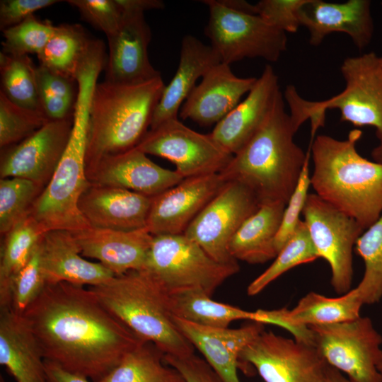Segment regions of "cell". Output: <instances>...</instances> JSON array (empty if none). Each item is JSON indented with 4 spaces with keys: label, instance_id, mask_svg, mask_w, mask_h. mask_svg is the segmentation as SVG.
Instances as JSON below:
<instances>
[{
    "label": "cell",
    "instance_id": "6da1fadb",
    "mask_svg": "<svg viewBox=\"0 0 382 382\" xmlns=\"http://www.w3.org/2000/svg\"><path fill=\"white\" fill-rule=\"evenodd\" d=\"M23 316L45 360L93 382L144 342L84 286L47 285Z\"/></svg>",
    "mask_w": 382,
    "mask_h": 382
},
{
    "label": "cell",
    "instance_id": "7a4b0ae2",
    "mask_svg": "<svg viewBox=\"0 0 382 382\" xmlns=\"http://www.w3.org/2000/svg\"><path fill=\"white\" fill-rule=\"evenodd\" d=\"M297 130L281 93L260 129L219 173L248 188L260 204H286L311 154L294 142Z\"/></svg>",
    "mask_w": 382,
    "mask_h": 382
},
{
    "label": "cell",
    "instance_id": "3957f363",
    "mask_svg": "<svg viewBox=\"0 0 382 382\" xmlns=\"http://www.w3.org/2000/svg\"><path fill=\"white\" fill-rule=\"evenodd\" d=\"M361 134L354 129L345 140L316 137L311 147V186L321 199L366 230L382 214V164L358 153L356 145Z\"/></svg>",
    "mask_w": 382,
    "mask_h": 382
},
{
    "label": "cell",
    "instance_id": "277c9868",
    "mask_svg": "<svg viewBox=\"0 0 382 382\" xmlns=\"http://www.w3.org/2000/svg\"><path fill=\"white\" fill-rule=\"evenodd\" d=\"M164 88L161 76L134 84L97 83L90 109L86 166L139 144L151 126Z\"/></svg>",
    "mask_w": 382,
    "mask_h": 382
},
{
    "label": "cell",
    "instance_id": "5b68a950",
    "mask_svg": "<svg viewBox=\"0 0 382 382\" xmlns=\"http://www.w3.org/2000/svg\"><path fill=\"white\" fill-rule=\"evenodd\" d=\"M88 288L137 336L154 344L164 354H194L195 347L173 320L169 294L145 269L115 275Z\"/></svg>",
    "mask_w": 382,
    "mask_h": 382
},
{
    "label": "cell",
    "instance_id": "8992f818",
    "mask_svg": "<svg viewBox=\"0 0 382 382\" xmlns=\"http://www.w3.org/2000/svg\"><path fill=\"white\" fill-rule=\"evenodd\" d=\"M91 98H76L69 139L47 185L35 201L29 216L43 232L64 230L76 233L91 228L79 208V202L90 185L86 156Z\"/></svg>",
    "mask_w": 382,
    "mask_h": 382
},
{
    "label": "cell",
    "instance_id": "52a82bcc",
    "mask_svg": "<svg viewBox=\"0 0 382 382\" xmlns=\"http://www.w3.org/2000/svg\"><path fill=\"white\" fill-rule=\"evenodd\" d=\"M345 81L344 90L323 101H308L295 92L288 98L291 113L302 125L311 122V136L325 123L328 109L340 111V120L357 127L372 126L382 139V62L381 57L369 52L346 58L340 67Z\"/></svg>",
    "mask_w": 382,
    "mask_h": 382
},
{
    "label": "cell",
    "instance_id": "ba28073f",
    "mask_svg": "<svg viewBox=\"0 0 382 382\" xmlns=\"http://www.w3.org/2000/svg\"><path fill=\"white\" fill-rule=\"evenodd\" d=\"M144 269L169 295L199 291L212 296L240 268L216 261L183 233L153 236Z\"/></svg>",
    "mask_w": 382,
    "mask_h": 382
},
{
    "label": "cell",
    "instance_id": "9c48e42d",
    "mask_svg": "<svg viewBox=\"0 0 382 382\" xmlns=\"http://www.w3.org/2000/svg\"><path fill=\"white\" fill-rule=\"evenodd\" d=\"M209 16L204 29L221 62L230 65L245 58L274 62L286 50L284 32L267 24L257 14L233 9L220 0H204Z\"/></svg>",
    "mask_w": 382,
    "mask_h": 382
},
{
    "label": "cell",
    "instance_id": "30bf717a",
    "mask_svg": "<svg viewBox=\"0 0 382 382\" xmlns=\"http://www.w3.org/2000/svg\"><path fill=\"white\" fill-rule=\"evenodd\" d=\"M315 346L328 365L352 382H382V337L368 317L311 325Z\"/></svg>",
    "mask_w": 382,
    "mask_h": 382
},
{
    "label": "cell",
    "instance_id": "8fae6325",
    "mask_svg": "<svg viewBox=\"0 0 382 382\" xmlns=\"http://www.w3.org/2000/svg\"><path fill=\"white\" fill-rule=\"evenodd\" d=\"M302 215L318 257L330 265L334 290L342 294L349 291L353 277L352 251L364 229L316 193L308 195Z\"/></svg>",
    "mask_w": 382,
    "mask_h": 382
},
{
    "label": "cell",
    "instance_id": "7c38bea8",
    "mask_svg": "<svg viewBox=\"0 0 382 382\" xmlns=\"http://www.w3.org/2000/svg\"><path fill=\"white\" fill-rule=\"evenodd\" d=\"M136 147L170 161L183 178L219 173L233 156L210 133L196 132L178 118L150 129Z\"/></svg>",
    "mask_w": 382,
    "mask_h": 382
},
{
    "label": "cell",
    "instance_id": "4fadbf2b",
    "mask_svg": "<svg viewBox=\"0 0 382 382\" xmlns=\"http://www.w3.org/2000/svg\"><path fill=\"white\" fill-rule=\"evenodd\" d=\"M260 206L248 188L238 182L228 181L184 234L216 261L226 265L238 264L229 253V243L243 223Z\"/></svg>",
    "mask_w": 382,
    "mask_h": 382
},
{
    "label": "cell",
    "instance_id": "5bb4252c",
    "mask_svg": "<svg viewBox=\"0 0 382 382\" xmlns=\"http://www.w3.org/2000/svg\"><path fill=\"white\" fill-rule=\"evenodd\" d=\"M263 382H324L328 364L316 347L277 335L260 332L240 354Z\"/></svg>",
    "mask_w": 382,
    "mask_h": 382
},
{
    "label": "cell",
    "instance_id": "9a60e30c",
    "mask_svg": "<svg viewBox=\"0 0 382 382\" xmlns=\"http://www.w3.org/2000/svg\"><path fill=\"white\" fill-rule=\"evenodd\" d=\"M72 122L73 116L50 120L24 140L4 148L1 155V178H24L44 188L64 153Z\"/></svg>",
    "mask_w": 382,
    "mask_h": 382
},
{
    "label": "cell",
    "instance_id": "2e32d148",
    "mask_svg": "<svg viewBox=\"0 0 382 382\" xmlns=\"http://www.w3.org/2000/svg\"><path fill=\"white\" fill-rule=\"evenodd\" d=\"M226 183L220 173L184 178L153 197L146 228L152 236L183 234Z\"/></svg>",
    "mask_w": 382,
    "mask_h": 382
},
{
    "label": "cell",
    "instance_id": "e0dca14e",
    "mask_svg": "<svg viewBox=\"0 0 382 382\" xmlns=\"http://www.w3.org/2000/svg\"><path fill=\"white\" fill-rule=\"evenodd\" d=\"M363 305L356 287L338 297H327L311 291L291 310L286 307L257 310V322L279 326L290 332L296 341L308 344L313 339L308 326L353 320L361 316L360 310Z\"/></svg>",
    "mask_w": 382,
    "mask_h": 382
},
{
    "label": "cell",
    "instance_id": "ac0fdd59",
    "mask_svg": "<svg viewBox=\"0 0 382 382\" xmlns=\"http://www.w3.org/2000/svg\"><path fill=\"white\" fill-rule=\"evenodd\" d=\"M86 175L92 185L123 188L151 197L184 179L175 170L155 163L137 147L100 158L86 166Z\"/></svg>",
    "mask_w": 382,
    "mask_h": 382
},
{
    "label": "cell",
    "instance_id": "d6986e66",
    "mask_svg": "<svg viewBox=\"0 0 382 382\" xmlns=\"http://www.w3.org/2000/svg\"><path fill=\"white\" fill-rule=\"evenodd\" d=\"M117 30L107 37L105 80L118 83H143L161 76L151 64L148 46L151 31L144 13H122Z\"/></svg>",
    "mask_w": 382,
    "mask_h": 382
},
{
    "label": "cell",
    "instance_id": "ffe728a7",
    "mask_svg": "<svg viewBox=\"0 0 382 382\" xmlns=\"http://www.w3.org/2000/svg\"><path fill=\"white\" fill-rule=\"evenodd\" d=\"M257 79L238 77L230 65L221 62L203 76L182 105L178 117L201 126L216 125L238 105Z\"/></svg>",
    "mask_w": 382,
    "mask_h": 382
},
{
    "label": "cell",
    "instance_id": "44dd1931",
    "mask_svg": "<svg viewBox=\"0 0 382 382\" xmlns=\"http://www.w3.org/2000/svg\"><path fill=\"white\" fill-rule=\"evenodd\" d=\"M370 6L369 0H307L299 11L300 26L308 30L312 45H319L332 33H343L361 50L370 43L374 33Z\"/></svg>",
    "mask_w": 382,
    "mask_h": 382
},
{
    "label": "cell",
    "instance_id": "7402d4cb",
    "mask_svg": "<svg viewBox=\"0 0 382 382\" xmlns=\"http://www.w3.org/2000/svg\"><path fill=\"white\" fill-rule=\"evenodd\" d=\"M281 93L278 76L267 64L246 98L218 122L210 134L224 149L234 155L260 129Z\"/></svg>",
    "mask_w": 382,
    "mask_h": 382
},
{
    "label": "cell",
    "instance_id": "603a6c76",
    "mask_svg": "<svg viewBox=\"0 0 382 382\" xmlns=\"http://www.w3.org/2000/svg\"><path fill=\"white\" fill-rule=\"evenodd\" d=\"M173 320L224 382H241L238 376L240 354L264 330L263 324L253 322L238 328H221L197 325L175 316Z\"/></svg>",
    "mask_w": 382,
    "mask_h": 382
},
{
    "label": "cell",
    "instance_id": "cb8c5ba5",
    "mask_svg": "<svg viewBox=\"0 0 382 382\" xmlns=\"http://www.w3.org/2000/svg\"><path fill=\"white\" fill-rule=\"evenodd\" d=\"M152 199L123 188L90 184L79 208L92 228L134 231L146 227Z\"/></svg>",
    "mask_w": 382,
    "mask_h": 382
},
{
    "label": "cell",
    "instance_id": "d4e9b609",
    "mask_svg": "<svg viewBox=\"0 0 382 382\" xmlns=\"http://www.w3.org/2000/svg\"><path fill=\"white\" fill-rule=\"evenodd\" d=\"M72 233L83 257L97 260L115 275L143 270L153 240L146 228L127 231L91 227Z\"/></svg>",
    "mask_w": 382,
    "mask_h": 382
},
{
    "label": "cell",
    "instance_id": "484cf974",
    "mask_svg": "<svg viewBox=\"0 0 382 382\" xmlns=\"http://www.w3.org/2000/svg\"><path fill=\"white\" fill-rule=\"evenodd\" d=\"M39 244L47 285L66 282L90 287L102 284L115 276L100 262L85 259L70 231H47L42 235Z\"/></svg>",
    "mask_w": 382,
    "mask_h": 382
},
{
    "label": "cell",
    "instance_id": "4316f807",
    "mask_svg": "<svg viewBox=\"0 0 382 382\" xmlns=\"http://www.w3.org/2000/svg\"><path fill=\"white\" fill-rule=\"evenodd\" d=\"M221 59L211 45L196 37L187 35L181 42L177 70L167 86L155 109L150 129L163 122L178 119L180 109L196 86V82Z\"/></svg>",
    "mask_w": 382,
    "mask_h": 382
},
{
    "label": "cell",
    "instance_id": "83f0119b",
    "mask_svg": "<svg viewBox=\"0 0 382 382\" xmlns=\"http://www.w3.org/2000/svg\"><path fill=\"white\" fill-rule=\"evenodd\" d=\"M0 364L16 382H48L39 344L23 315L0 310Z\"/></svg>",
    "mask_w": 382,
    "mask_h": 382
},
{
    "label": "cell",
    "instance_id": "f1b7e54d",
    "mask_svg": "<svg viewBox=\"0 0 382 382\" xmlns=\"http://www.w3.org/2000/svg\"><path fill=\"white\" fill-rule=\"evenodd\" d=\"M285 206L282 202L260 204L232 237L228 245L231 256L254 265L274 259L277 255L275 238Z\"/></svg>",
    "mask_w": 382,
    "mask_h": 382
},
{
    "label": "cell",
    "instance_id": "f546056e",
    "mask_svg": "<svg viewBox=\"0 0 382 382\" xmlns=\"http://www.w3.org/2000/svg\"><path fill=\"white\" fill-rule=\"evenodd\" d=\"M93 40L79 24L55 25L52 36L37 55L40 65L76 81L78 70Z\"/></svg>",
    "mask_w": 382,
    "mask_h": 382
},
{
    "label": "cell",
    "instance_id": "4dcf8cb0",
    "mask_svg": "<svg viewBox=\"0 0 382 382\" xmlns=\"http://www.w3.org/2000/svg\"><path fill=\"white\" fill-rule=\"evenodd\" d=\"M169 303L173 316L207 327L225 328L235 320H256L255 311L215 301L199 291L170 294Z\"/></svg>",
    "mask_w": 382,
    "mask_h": 382
},
{
    "label": "cell",
    "instance_id": "1f68e13d",
    "mask_svg": "<svg viewBox=\"0 0 382 382\" xmlns=\"http://www.w3.org/2000/svg\"><path fill=\"white\" fill-rule=\"evenodd\" d=\"M44 233L28 215L3 236L0 255V310L11 308L12 279L25 265Z\"/></svg>",
    "mask_w": 382,
    "mask_h": 382
},
{
    "label": "cell",
    "instance_id": "d6a6232c",
    "mask_svg": "<svg viewBox=\"0 0 382 382\" xmlns=\"http://www.w3.org/2000/svg\"><path fill=\"white\" fill-rule=\"evenodd\" d=\"M99 382H185L181 374L164 361V354L144 342L129 352Z\"/></svg>",
    "mask_w": 382,
    "mask_h": 382
},
{
    "label": "cell",
    "instance_id": "836d02e7",
    "mask_svg": "<svg viewBox=\"0 0 382 382\" xmlns=\"http://www.w3.org/2000/svg\"><path fill=\"white\" fill-rule=\"evenodd\" d=\"M36 67L28 55L12 56L1 52L0 92L18 106L44 112L38 96Z\"/></svg>",
    "mask_w": 382,
    "mask_h": 382
},
{
    "label": "cell",
    "instance_id": "e575fe53",
    "mask_svg": "<svg viewBox=\"0 0 382 382\" xmlns=\"http://www.w3.org/2000/svg\"><path fill=\"white\" fill-rule=\"evenodd\" d=\"M318 258L308 228L301 220L295 233L277 253L273 262L248 286V295L258 294L284 272Z\"/></svg>",
    "mask_w": 382,
    "mask_h": 382
},
{
    "label": "cell",
    "instance_id": "d590c367",
    "mask_svg": "<svg viewBox=\"0 0 382 382\" xmlns=\"http://www.w3.org/2000/svg\"><path fill=\"white\" fill-rule=\"evenodd\" d=\"M363 259L364 276L356 287L364 304H374L382 297V214L367 228L354 245Z\"/></svg>",
    "mask_w": 382,
    "mask_h": 382
},
{
    "label": "cell",
    "instance_id": "8d00e7d4",
    "mask_svg": "<svg viewBox=\"0 0 382 382\" xmlns=\"http://www.w3.org/2000/svg\"><path fill=\"white\" fill-rule=\"evenodd\" d=\"M35 76L39 99L46 116L50 120L72 117L77 96L76 81L41 65L36 67Z\"/></svg>",
    "mask_w": 382,
    "mask_h": 382
},
{
    "label": "cell",
    "instance_id": "74e56055",
    "mask_svg": "<svg viewBox=\"0 0 382 382\" xmlns=\"http://www.w3.org/2000/svg\"><path fill=\"white\" fill-rule=\"evenodd\" d=\"M44 188L21 178L0 180V233L3 236L28 216Z\"/></svg>",
    "mask_w": 382,
    "mask_h": 382
},
{
    "label": "cell",
    "instance_id": "f35d334b",
    "mask_svg": "<svg viewBox=\"0 0 382 382\" xmlns=\"http://www.w3.org/2000/svg\"><path fill=\"white\" fill-rule=\"evenodd\" d=\"M55 30L50 21L33 14L21 23L3 30L2 52L12 56L37 55L43 50Z\"/></svg>",
    "mask_w": 382,
    "mask_h": 382
},
{
    "label": "cell",
    "instance_id": "ab89813d",
    "mask_svg": "<svg viewBox=\"0 0 382 382\" xmlns=\"http://www.w3.org/2000/svg\"><path fill=\"white\" fill-rule=\"evenodd\" d=\"M50 120L44 112L18 106L0 92V146L1 149L21 142Z\"/></svg>",
    "mask_w": 382,
    "mask_h": 382
},
{
    "label": "cell",
    "instance_id": "60d3db41",
    "mask_svg": "<svg viewBox=\"0 0 382 382\" xmlns=\"http://www.w3.org/2000/svg\"><path fill=\"white\" fill-rule=\"evenodd\" d=\"M39 242L25 265L12 279L11 308L19 315L23 314L47 286L42 270Z\"/></svg>",
    "mask_w": 382,
    "mask_h": 382
},
{
    "label": "cell",
    "instance_id": "b9f144b4",
    "mask_svg": "<svg viewBox=\"0 0 382 382\" xmlns=\"http://www.w3.org/2000/svg\"><path fill=\"white\" fill-rule=\"evenodd\" d=\"M310 156L311 154L306 160L296 186L285 206L275 238L274 245L277 253L294 235L301 220L300 214H302L311 186Z\"/></svg>",
    "mask_w": 382,
    "mask_h": 382
},
{
    "label": "cell",
    "instance_id": "7bdbcfd3",
    "mask_svg": "<svg viewBox=\"0 0 382 382\" xmlns=\"http://www.w3.org/2000/svg\"><path fill=\"white\" fill-rule=\"evenodd\" d=\"M77 8L83 21L103 32L107 37L119 28L123 17L116 0H68Z\"/></svg>",
    "mask_w": 382,
    "mask_h": 382
},
{
    "label": "cell",
    "instance_id": "ee69618b",
    "mask_svg": "<svg viewBox=\"0 0 382 382\" xmlns=\"http://www.w3.org/2000/svg\"><path fill=\"white\" fill-rule=\"evenodd\" d=\"M307 0H261L255 4L256 14L273 28L296 33L300 27L299 11Z\"/></svg>",
    "mask_w": 382,
    "mask_h": 382
},
{
    "label": "cell",
    "instance_id": "f6af8a7d",
    "mask_svg": "<svg viewBox=\"0 0 382 382\" xmlns=\"http://www.w3.org/2000/svg\"><path fill=\"white\" fill-rule=\"evenodd\" d=\"M164 361L176 369L185 382H224L204 359L195 354L182 357L164 354Z\"/></svg>",
    "mask_w": 382,
    "mask_h": 382
},
{
    "label": "cell",
    "instance_id": "bcb514c9",
    "mask_svg": "<svg viewBox=\"0 0 382 382\" xmlns=\"http://www.w3.org/2000/svg\"><path fill=\"white\" fill-rule=\"evenodd\" d=\"M58 0H1L0 29L1 31L23 21L38 10L57 3Z\"/></svg>",
    "mask_w": 382,
    "mask_h": 382
},
{
    "label": "cell",
    "instance_id": "7dc6e473",
    "mask_svg": "<svg viewBox=\"0 0 382 382\" xmlns=\"http://www.w3.org/2000/svg\"><path fill=\"white\" fill-rule=\"evenodd\" d=\"M45 368L48 382H89L87 377L69 371L52 361L45 360Z\"/></svg>",
    "mask_w": 382,
    "mask_h": 382
},
{
    "label": "cell",
    "instance_id": "c3c4849f",
    "mask_svg": "<svg viewBox=\"0 0 382 382\" xmlns=\"http://www.w3.org/2000/svg\"><path fill=\"white\" fill-rule=\"evenodd\" d=\"M122 13H144L146 11L164 8L161 0H116Z\"/></svg>",
    "mask_w": 382,
    "mask_h": 382
},
{
    "label": "cell",
    "instance_id": "681fc988",
    "mask_svg": "<svg viewBox=\"0 0 382 382\" xmlns=\"http://www.w3.org/2000/svg\"><path fill=\"white\" fill-rule=\"evenodd\" d=\"M324 382H352L347 376L328 365Z\"/></svg>",
    "mask_w": 382,
    "mask_h": 382
},
{
    "label": "cell",
    "instance_id": "f907efd6",
    "mask_svg": "<svg viewBox=\"0 0 382 382\" xmlns=\"http://www.w3.org/2000/svg\"><path fill=\"white\" fill-rule=\"evenodd\" d=\"M374 161L382 164V139H379V144L371 151Z\"/></svg>",
    "mask_w": 382,
    "mask_h": 382
},
{
    "label": "cell",
    "instance_id": "816d5d0a",
    "mask_svg": "<svg viewBox=\"0 0 382 382\" xmlns=\"http://www.w3.org/2000/svg\"><path fill=\"white\" fill-rule=\"evenodd\" d=\"M378 371L379 372L381 373V376H382V359L378 364Z\"/></svg>",
    "mask_w": 382,
    "mask_h": 382
},
{
    "label": "cell",
    "instance_id": "f5cc1de1",
    "mask_svg": "<svg viewBox=\"0 0 382 382\" xmlns=\"http://www.w3.org/2000/svg\"><path fill=\"white\" fill-rule=\"evenodd\" d=\"M381 62H382V57H381Z\"/></svg>",
    "mask_w": 382,
    "mask_h": 382
}]
</instances>
